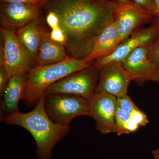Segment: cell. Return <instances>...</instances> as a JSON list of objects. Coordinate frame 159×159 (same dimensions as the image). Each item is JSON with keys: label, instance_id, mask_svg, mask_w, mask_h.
<instances>
[{"label": "cell", "instance_id": "d6986e66", "mask_svg": "<svg viewBox=\"0 0 159 159\" xmlns=\"http://www.w3.org/2000/svg\"><path fill=\"white\" fill-rule=\"evenodd\" d=\"M148 57L159 64V30L152 42L148 46Z\"/></svg>", "mask_w": 159, "mask_h": 159}, {"label": "cell", "instance_id": "ac0fdd59", "mask_svg": "<svg viewBox=\"0 0 159 159\" xmlns=\"http://www.w3.org/2000/svg\"><path fill=\"white\" fill-rule=\"evenodd\" d=\"M116 105L129 115L140 110L127 94L117 97Z\"/></svg>", "mask_w": 159, "mask_h": 159}, {"label": "cell", "instance_id": "cb8c5ba5", "mask_svg": "<svg viewBox=\"0 0 159 159\" xmlns=\"http://www.w3.org/2000/svg\"><path fill=\"white\" fill-rule=\"evenodd\" d=\"M46 22L51 30L60 27V20L58 15L52 11H48Z\"/></svg>", "mask_w": 159, "mask_h": 159}, {"label": "cell", "instance_id": "6da1fadb", "mask_svg": "<svg viewBox=\"0 0 159 159\" xmlns=\"http://www.w3.org/2000/svg\"><path fill=\"white\" fill-rule=\"evenodd\" d=\"M45 6L58 15L66 36V50L74 59L84 60L98 36L115 21L109 0H50Z\"/></svg>", "mask_w": 159, "mask_h": 159}, {"label": "cell", "instance_id": "52a82bcc", "mask_svg": "<svg viewBox=\"0 0 159 159\" xmlns=\"http://www.w3.org/2000/svg\"><path fill=\"white\" fill-rule=\"evenodd\" d=\"M112 3L120 43L140 26L153 20L152 15L142 9L133 0L127 2L113 0Z\"/></svg>", "mask_w": 159, "mask_h": 159}, {"label": "cell", "instance_id": "7a4b0ae2", "mask_svg": "<svg viewBox=\"0 0 159 159\" xmlns=\"http://www.w3.org/2000/svg\"><path fill=\"white\" fill-rule=\"evenodd\" d=\"M43 95L33 110L28 113L20 111L3 121L8 125L21 126L28 131L36 143V154L39 159H52V150L70 131V125L56 124L46 113Z\"/></svg>", "mask_w": 159, "mask_h": 159}, {"label": "cell", "instance_id": "2e32d148", "mask_svg": "<svg viewBox=\"0 0 159 159\" xmlns=\"http://www.w3.org/2000/svg\"><path fill=\"white\" fill-rule=\"evenodd\" d=\"M70 58L66 47L50 39V32L44 36L40 45L34 66L50 65Z\"/></svg>", "mask_w": 159, "mask_h": 159}, {"label": "cell", "instance_id": "f1b7e54d", "mask_svg": "<svg viewBox=\"0 0 159 159\" xmlns=\"http://www.w3.org/2000/svg\"><path fill=\"white\" fill-rule=\"evenodd\" d=\"M155 22L157 23L159 25V17H156Z\"/></svg>", "mask_w": 159, "mask_h": 159}, {"label": "cell", "instance_id": "e0dca14e", "mask_svg": "<svg viewBox=\"0 0 159 159\" xmlns=\"http://www.w3.org/2000/svg\"><path fill=\"white\" fill-rule=\"evenodd\" d=\"M131 119L130 115L117 106L115 115V133L118 136L127 134L125 125Z\"/></svg>", "mask_w": 159, "mask_h": 159}, {"label": "cell", "instance_id": "ba28073f", "mask_svg": "<svg viewBox=\"0 0 159 159\" xmlns=\"http://www.w3.org/2000/svg\"><path fill=\"white\" fill-rule=\"evenodd\" d=\"M149 45L136 49L122 62L132 80L139 86L150 81L159 83V64L148 57Z\"/></svg>", "mask_w": 159, "mask_h": 159}, {"label": "cell", "instance_id": "4316f807", "mask_svg": "<svg viewBox=\"0 0 159 159\" xmlns=\"http://www.w3.org/2000/svg\"><path fill=\"white\" fill-rule=\"evenodd\" d=\"M155 4V9L154 11V17H159V0H153Z\"/></svg>", "mask_w": 159, "mask_h": 159}, {"label": "cell", "instance_id": "9a60e30c", "mask_svg": "<svg viewBox=\"0 0 159 159\" xmlns=\"http://www.w3.org/2000/svg\"><path fill=\"white\" fill-rule=\"evenodd\" d=\"M120 43L116 24L114 21L98 36L90 53L84 61L91 63L105 57L111 54Z\"/></svg>", "mask_w": 159, "mask_h": 159}, {"label": "cell", "instance_id": "f546056e", "mask_svg": "<svg viewBox=\"0 0 159 159\" xmlns=\"http://www.w3.org/2000/svg\"><path fill=\"white\" fill-rule=\"evenodd\" d=\"M115 1H118V2H127V1H131V0H115Z\"/></svg>", "mask_w": 159, "mask_h": 159}, {"label": "cell", "instance_id": "277c9868", "mask_svg": "<svg viewBox=\"0 0 159 159\" xmlns=\"http://www.w3.org/2000/svg\"><path fill=\"white\" fill-rule=\"evenodd\" d=\"M0 65L9 77L25 74L34 66V61L18 37L15 31L1 27Z\"/></svg>", "mask_w": 159, "mask_h": 159}, {"label": "cell", "instance_id": "44dd1931", "mask_svg": "<svg viewBox=\"0 0 159 159\" xmlns=\"http://www.w3.org/2000/svg\"><path fill=\"white\" fill-rule=\"evenodd\" d=\"M10 77L8 75L5 68L2 66L0 65V95L1 97L2 96L8 84H9Z\"/></svg>", "mask_w": 159, "mask_h": 159}, {"label": "cell", "instance_id": "8992f818", "mask_svg": "<svg viewBox=\"0 0 159 159\" xmlns=\"http://www.w3.org/2000/svg\"><path fill=\"white\" fill-rule=\"evenodd\" d=\"M99 78V67L91 64L55 82L47 89L45 94L74 95L89 101L96 93Z\"/></svg>", "mask_w": 159, "mask_h": 159}, {"label": "cell", "instance_id": "30bf717a", "mask_svg": "<svg viewBox=\"0 0 159 159\" xmlns=\"http://www.w3.org/2000/svg\"><path fill=\"white\" fill-rule=\"evenodd\" d=\"M117 97L105 93H96L89 101V116L96 122L100 133H115Z\"/></svg>", "mask_w": 159, "mask_h": 159}, {"label": "cell", "instance_id": "3957f363", "mask_svg": "<svg viewBox=\"0 0 159 159\" xmlns=\"http://www.w3.org/2000/svg\"><path fill=\"white\" fill-rule=\"evenodd\" d=\"M92 63L70 58L61 62L44 66H34L26 74L25 86L21 100L28 107L37 104L49 87Z\"/></svg>", "mask_w": 159, "mask_h": 159}, {"label": "cell", "instance_id": "7402d4cb", "mask_svg": "<svg viewBox=\"0 0 159 159\" xmlns=\"http://www.w3.org/2000/svg\"><path fill=\"white\" fill-rule=\"evenodd\" d=\"M130 116L131 119L139 126H145L148 123L147 116L140 110L134 112Z\"/></svg>", "mask_w": 159, "mask_h": 159}, {"label": "cell", "instance_id": "4dcf8cb0", "mask_svg": "<svg viewBox=\"0 0 159 159\" xmlns=\"http://www.w3.org/2000/svg\"><path fill=\"white\" fill-rule=\"evenodd\" d=\"M50 0H43V1L44 2V3L45 5H46V4H47V3L49 1H50Z\"/></svg>", "mask_w": 159, "mask_h": 159}, {"label": "cell", "instance_id": "9c48e42d", "mask_svg": "<svg viewBox=\"0 0 159 159\" xmlns=\"http://www.w3.org/2000/svg\"><path fill=\"white\" fill-rule=\"evenodd\" d=\"M99 67L96 93H105L116 97L127 94L129 85L133 80L122 62L112 61Z\"/></svg>", "mask_w": 159, "mask_h": 159}, {"label": "cell", "instance_id": "ffe728a7", "mask_svg": "<svg viewBox=\"0 0 159 159\" xmlns=\"http://www.w3.org/2000/svg\"><path fill=\"white\" fill-rule=\"evenodd\" d=\"M50 38L53 41L61 44L66 47L67 41L66 36L60 26L51 30L50 32Z\"/></svg>", "mask_w": 159, "mask_h": 159}, {"label": "cell", "instance_id": "4fadbf2b", "mask_svg": "<svg viewBox=\"0 0 159 159\" xmlns=\"http://www.w3.org/2000/svg\"><path fill=\"white\" fill-rule=\"evenodd\" d=\"M26 74H17L10 77L4 91L0 105V120L3 122L7 117L19 111L18 103L22 99L25 86Z\"/></svg>", "mask_w": 159, "mask_h": 159}, {"label": "cell", "instance_id": "8fae6325", "mask_svg": "<svg viewBox=\"0 0 159 159\" xmlns=\"http://www.w3.org/2000/svg\"><path fill=\"white\" fill-rule=\"evenodd\" d=\"M159 30V25L155 22L152 26L135 31L119 44L111 54L97 60L94 63L100 67L112 61L123 62L136 49L150 44L156 36Z\"/></svg>", "mask_w": 159, "mask_h": 159}, {"label": "cell", "instance_id": "603a6c76", "mask_svg": "<svg viewBox=\"0 0 159 159\" xmlns=\"http://www.w3.org/2000/svg\"><path fill=\"white\" fill-rule=\"evenodd\" d=\"M138 6L153 16L155 4L153 0H133Z\"/></svg>", "mask_w": 159, "mask_h": 159}, {"label": "cell", "instance_id": "7c38bea8", "mask_svg": "<svg viewBox=\"0 0 159 159\" xmlns=\"http://www.w3.org/2000/svg\"><path fill=\"white\" fill-rule=\"evenodd\" d=\"M42 6L38 3L0 4L1 27L16 32L39 16Z\"/></svg>", "mask_w": 159, "mask_h": 159}, {"label": "cell", "instance_id": "83f0119b", "mask_svg": "<svg viewBox=\"0 0 159 159\" xmlns=\"http://www.w3.org/2000/svg\"><path fill=\"white\" fill-rule=\"evenodd\" d=\"M152 154L154 159H159V148L152 151Z\"/></svg>", "mask_w": 159, "mask_h": 159}, {"label": "cell", "instance_id": "5bb4252c", "mask_svg": "<svg viewBox=\"0 0 159 159\" xmlns=\"http://www.w3.org/2000/svg\"><path fill=\"white\" fill-rule=\"evenodd\" d=\"M48 32L39 16L16 32L20 40L34 59V64L41 43Z\"/></svg>", "mask_w": 159, "mask_h": 159}, {"label": "cell", "instance_id": "d4e9b609", "mask_svg": "<svg viewBox=\"0 0 159 159\" xmlns=\"http://www.w3.org/2000/svg\"><path fill=\"white\" fill-rule=\"evenodd\" d=\"M25 2L40 3L43 6H45V4L43 0H0V4Z\"/></svg>", "mask_w": 159, "mask_h": 159}, {"label": "cell", "instance_id": "5b68a950", "mask_svg": "<svg viewBox=\"0 0 159 159\" xmlns=\"http://www.w3.org/2000/svg\"><path fill=\"white\" fill-rule=\"evenodd\" d=\"M43 105L50 119L59 125H70L74 118L80 116H89V101L78 96L45 94Z\"/></svg>", "mask_w": 159, "mask_h": 159}, {"label": "cell", "instance_id": "484cf974", "mask_svg": "<svg viewBox=\"0 0 159 159\" xmlns=\"http://www.w3.org/2000/svg\"><path fill=\"white\" fill-rule=\"evenodd\" d=\"M139 126L138 124L131 119L125 125V129L127 134L136 131L139 129Z\"/></svg>", "mask_w": 159, "mask_h": 159}]
</instances>
